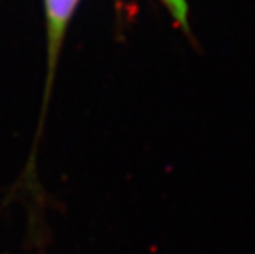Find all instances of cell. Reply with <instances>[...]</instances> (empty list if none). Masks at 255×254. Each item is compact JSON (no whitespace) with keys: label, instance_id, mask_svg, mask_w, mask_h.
Masks as SVG:
<instances>
[{"label":"cell","instance_id":"cell-1","mask_svg":"<svg viewBox=\"0 0 255 254\" xmlns=\"http://www.w3.org/2000/svg\"><path fill=\"white\" fill-rule=\"evenodd\" d=\"M81 0H44V20H46V86L43 112L44 117L46 107L52 92L54 77L58 66L61 48L66 38L69 25L74 18V14Z\"/></svg>","mask_w":255,"mask_h":254},{"label":"cell","instance_id":"cell-2","mask_svg":"<svg viewBox=\"0 0 255 254\" xmlns=\"http://www.w3.org/2000/svg\"><path fill=\"white\" fill-rule=\"evenodd\" d=\"M173 17L176 25L187 29L188 28V3L187 0H159Z\"/></svg>","mask_w":255,"mask_h":254}]
</instances>
